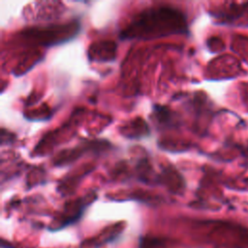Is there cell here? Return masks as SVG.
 Here are the masks:
<instances>
[{
  "label": "cell",
  "mask_w": 248,
  "mask_h": 248,
  "mask_svg": "<svg viewBox=\"0 0 248 248\" xmlns=\"http://www.w3.org/2000/svg\"><path fill=\"white\" fill-rule=\"evenodd\" d=\"M187 32L185 16L178 9L161 6L140 12L121 31L125 40H151Z\"/></svg>",
  "instance_id": "6da1fadb"
},
{
  "label": "cell",
  "mask_w": 248,
  "mask_h": 248,
  "mask_svg": "<svg viewBox=\"0 0 248 248\" xmlns=\"http://www.w3.org/2000/svg\"><path fill=\"white\" fill-rule=\"evenodd\" d=\"M78 31V23L72 22L64 25H54L40 28H31L22 34L25 40L42 46H50L62 43L73 38Z\"/></svg>",
  "instance_id": "7a4b0ae2"
},
{
  "label": "cell",
  "mask_w": 248,
  "mask_h": 248,
  "mask_svg": "<svg viewBox=\"0 0 248 248\" xmlns=\"http://www.w3.org/2000/svg\"><path fill=\"white\" fill-rule=\"evenodd\" d=\"M108 143L107 141H92L85 142L79 146H77L72 149H65L58 153L53 160L55 166H66L70 163L75 162L78 159L84 152L87 151H99L107 148Z\"/></svg>",
  "instance_id": "3957f363"
},
{
  "label": "cell",
  "mask_w": 248,
  "mask_h": 248,
  "mask_svg": "<svg viewBox=\"0 0 248 248\" xmlns=\"http://www.w3.org/2000/svg\"><path fill=\"white\" fill-rule=\"evenodd\" d=\"M91 61H112L116 56V45L112 41H99L93 43L87 51Z\"/></svg>",
  "instance_id": "277c9868"
},
{
  "label": "cell",
  "mask_w": 248,
  "mask_h": 248,
  "mask_svg": "<svg viewBox=\"0 0 248 248\" xmlns=\"http://www.w3.org/2000/svg\"><path fill=\"white\" fill-rule=\"evenodd\" d=\"M154 119L162 128L173 129L179 125L178 115L165 106L155 105L153 108Z\"/></svg>",
  "instance_id": "5b68a950"
},
{
  "label": "cell",
  "mask_w": 248,
  "mask_h": 248,
  "mask_svg": "<svg viewBox=\"0 0 248 248\" xmlns=\"http://www.w3.org/2000/svg\"><path fill=\"white\" fill-rule=\"evenodd\" d=\"M148 126L141 117H136L122 125L120 133L129 139H140L148 134Z\"/></svg>",
  "instance_id": "8992f818"
},
{
  "label": "cell",
  "mask_w": 248,
  "mask_h": 248,
  "mask_svg": "<svg viewBox=\"0 0 248 248\" xmlns=\"http://www.w3.org/2000/svg\"><path fill=\"white\" fill-rule=\"evenodd\" d=\"M158 182H162L166 184L168 187L171 188L172 190H179L182 187V177L176 171V170L172 169L171 167L166 168L161 175L158 177Z\"/></svg>",
  "instance_id": "52a82bcc"
}]
</instances>
